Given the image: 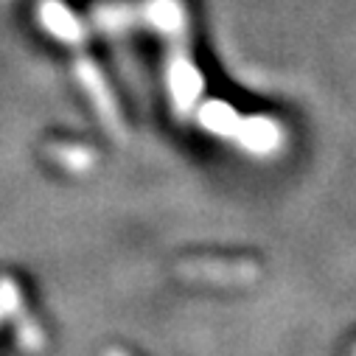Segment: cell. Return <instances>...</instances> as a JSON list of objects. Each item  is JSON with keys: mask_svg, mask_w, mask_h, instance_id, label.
Returning <instances> with one entry per match:
<instances>
[{"mask_svg": "<svg viewBox=\"0 0 356 356\" xmlns=\"http://www.w3.org/2000/svg\"><path fill=\"white\" fill-rule=\"evenodd\" d=\"M107 356H127V353H121V350H110Z\"/></svg>", "mask_w": 356, "mask_h": 356, "instance_id": "obj_1", "label": "cell"}]
</instances>
